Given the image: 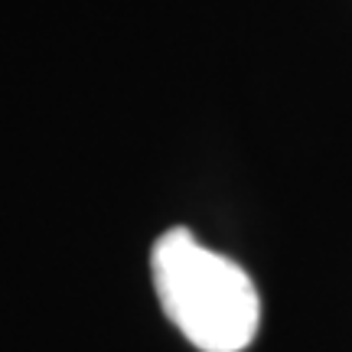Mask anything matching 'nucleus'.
Returning a JSON list of instances; mask_svg holds the SVG:
<instances>
[{
	"label": "nucleus",
	"mask_w": 352,
	"mask_h": 352,
	"mask_svg": "<svg viewBox=\"0 0 352 352\" xmlns=\"http://www.w3.org/2000/svg\"><path fill=\"white\" fill-rule=\"evenodd\" d=\"M151 274L166 320L196 349L241 352L254 342L261 320L254 280L189 228H170L153 241Z\"/></svg>",
	"instance_id": "f257e3e1"
}]
</instances>
